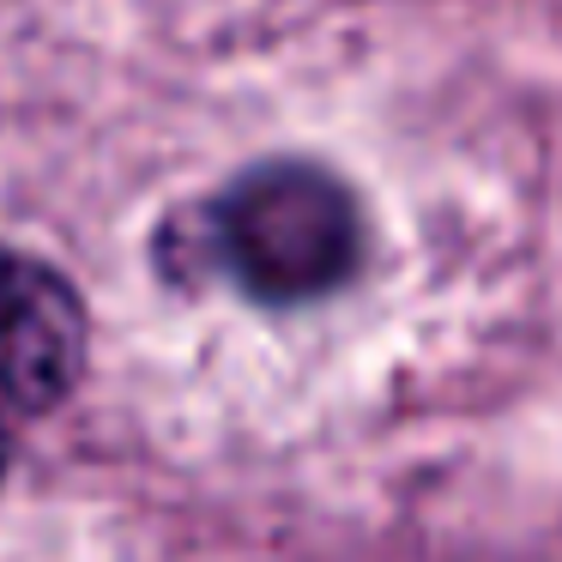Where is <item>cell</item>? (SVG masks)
<instances>
[{
	"instance_id": "6da1fadb",
	"label": "cell",
	"mask_w": 562,
	"mask_h": 562,
	"mask_svg": "<svg viewBox=\"0 0 562 562\" xmlns=\"http://www.w3.org/2000/svg\"><path fill=\"white\" fill-rule=\"evenodd\" d=\"M363 248L369 224L357 194L308 158H267L231 176L188 231L194 272H218L267 308H303L345 291Z\"/></svg>"
},
{
	"instance_id": "7a4b0ae2",
	"label": "cell",
	"mask_w": 562,
	"mask_h": 562,
	"mask_svg": "<svg viewBox=\"0 0 562 562\" xmlns=\"http://www.w3.org/2000/svg\"><path fill=\"white\" fill-rule=\"evenodd\" d=\"M91 321L79 291L25 248L0 243V477L25 424L67 405L86 381Z\"/></svg>"
}]
</instances>
